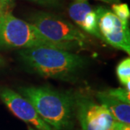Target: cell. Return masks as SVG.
Wrapping results in <instances>:
<instances>
[{
  "label": "cell",
  "mask_w": 130,
  "mask_h": 130,
  "mask_svg": "<svg viewBox=\"0 0 130 130\" xmlns=\"http://www.w3.org/2000/svg\"><path fill=\"white\" fill-rule=\"evenodd\" d=\"M20 55L25 64L45 77L72 78L84 67L83 57L69 51L46 46L23 48Z\"/></svg>",
  "instance_id": "obj_1"
},
{
  "label": "cell",
  "mask_w": 130,
  "mask_h": 130,
  "mask_svg": "<svg viewBox=\"0 0 130 130\" xmlns=\"http://www.w3.org/2000/svg\"><path fill=\"white\" fill-rule=\"evenodd\" d=\"M54 130H67L72 126L74 99L48 87H23L19 90Z\"/></svg>",
  "instance_id": "obj_2"
},
{
  "label": "cell",
  "mask_w": 130,
  "mask_h": 130,
  "mask_svg": "<svg viewBox=\"0 0 130 130\" xmlns=\"http://www.w3.org/2000/svg\"><path fill=\"white\" fill-rule=\"evenodd\" d=\"M38 46L51 47L65 51L80 48L74 43L51 41L32 24L14 17L10 12L0 13V48H27Z\"/></svg>",
  "instance_id": "obj_3"
},
{
  "label": "cell",
  "mask_w": 130,
  "mask_h": 130,
  "mask_svg": "<svg viewBox=\"0 0 130 130\" xmlns=\"http://www.w3.org/2000/svg\"><path fill=\"white\" fill-rule=\"evenodd\" d=\"M30 23L51 41L74 43L80 48L88 43V36L68 21L47 12H38L30 18Z\"/></svg>",
  "instance_id": "obj_4"
},
{
  "label": "cell",
  "mask_w": 130,
  "mask_h": 130,
  "mask_svg": "<svg viewBox=\"0 0 130 130\" xmlns=\"http://www.w3.org/2000/svg\"><path fill=\"white\" fill-rule=\"evenodd\" d=\"M74 108L82 130H113L115 120L101 104L79 96L74 99Z\"/></svg>",
  "instance_id": "obj_5"
},
{
  "label": "cell",
  "mask_w": 130,
  "mask_h": 130,
  "mask_svg": "<svg viewBox=\"0 0 130 130\" xmlns=\"http://www.w3.org/2000/svg\"><path fill=\"white\" fill-rule=\"evenodd\" d=\"M98 25L102 40L113 47L130 54L129 27L126 26L115 14L102 7L95 9Z\"/></svg>",
  "instance_id": "obj_6"
},
{
  "label": "cell",
  "mask_w": 130,
  "mask_h": 130,
  "mask_svg": "<svg viewBox=\"0 0 130 130\" xmlns=\"http://www.w3.org/2000/svg\"><path fill=\"white\" fill-rule=\"evenodd\" d=\"M0 98L14 116L31 124L36 130H54L42 119L32 104L13 90L6 87L0 88Z\"/></svg>",
  "instance_id": "obj_7"
},
{
  "label": "cell",
  "mask_w": 130,
  "mask_h": 130,
  "mask_svg": "<svg viewBox=\"0 0 130 130\" xmlns=\"http://www.w3.org/2000/svg\"><path fill=\"white\" fill-rule=\"evenodd\" d=\"M68 12L71 19L85 32L102 40L98 25L97 14L88 2L79 0L70 5Z\"/></svg>",
  "instance_id": "obj_8"
},
{
  "label": "cell",
  "mask_w": 130,
  "mask_h": 130,
  "mask_svg": "<svg viewBox=\"0 0 130 130\" xmlns=\"http://www.w3.org/2000/svg\"><path fill=\"white\" fill-rule=\"evenodd\" d=\"M96 98L99 103L109 111L115 121L129 124L130 104L119 100L106 90L98 92Z\"/></svg>",
  "instance_id": "obj_9"
},
{
  "label": "cell",
  "mask_w": 130,
  "mask_h": 130,
  "mask_svg": "<svg viewBox=\"0 0 130 130\" xmlns=\"http://www.w3.org/2000/svg\"><path fill=\"white\" fill-rule=\"evenodd\" d=\"M116 74L120 83L126 86L130 83V59L126 58L121 61L116 67Z\"/></svg>",
  "instance_id": "obj_10"
},
{
  "label": "cell",
  "mask_w": 130,
  "mask_h": 130,
  "mask_svg": "<svg viewBox=\"0 0 130 130\" xmlns=\"http://www.w3.org/2000/svg\"><path fill=\"white\" fill-rule=\"evenodd\" d=\"M113 12L126 26H128V22L130 17V12L127 4L118 3L112 5Z\"/></svg>",
  "instance_id": "obj_11"
},
{
  "label": "cell",
  "mask_w": 130,
  "mask_h": 130,
  "mask_svg": "<svg viewBox=\"0 0 130 130\" xmlns=\"http://www.w3.org/2000/svg\"><path fill=\"white\" fill-rule=\"evenodd\" d=\"M106 91L112 95L119 98V100L130 104V92L127 91L126 89L119 88L109 89Z\"/></svg>",
  "instance_id": "obj_12"
},
{
  "label": "cell",
  "mask_w": 130,
  "mask_h": 130,
  "mask_svg": "<svg viewBox=\"0 0 130 130\" xmlns=\"http://www.w3.org/2000/svg\"><path fill=\"white\" fill-rule=\"evenodd\" d=\"M39 5L47 7H59L61 5V0H29Z\"/></svg>",
  "instance_id": "obj_13"
},
{
  "label": "cell",
  "mask_w": 130,
  "mask_h": 130,
  "mask_svg": "<svg viewBox=\"0 0 130 130\" xmlns=\"http://www.w3.org/2000/svg\"><path fill=\"white\" fill-rule=\"evenodd\" d=\"M14 0H0L1 13L5 12H9V9L12 7Z\"/></svg>",
  "instance_id": "obj_14"
},
{
  "label": "cell",
  "mask_w": 130,
  "mask_h": 130,
  "mask_svg": "<svg viewBox=\"0 0 130 130\" xmlns=\"http://www.w3.org/2000/svg\"><path fill=\"white\" fill-rule=\"evenodd\" d=\"M113 130H130L129 124L115 121L113 126Z\"/></svg>",
  "instance_id": "obj_15"
},
{
  "label": "cell",
  "mask_w": 130,
  "mask_h": 130,
  "mask_svg": "<svg viewBox=\"0 0 130 130\" xmlns=\"http://www.w3.org/2000/svg\"><path fill=\"white\" fill-rule=\"evenodd\" d=\"M99 1H102L106 3H114V4H118L120 2V0H99Z\"/></svg>",
  "instance_id": "obj_16"
},
{
  "label": "cell",
  "mask_w": 130,
  "mask_h": 130,
  "mask_svg": "<svg viewBox=\"0 0 130 130\" xmlns=\"http://www.w3.org/2000/svg\"><path fill=\"white\" fill-rule=\"evenodd\" d=\"M5 59L2 57V56H0V67H2L3 65L5 64Z\"/></svg>",
  "instance_id": "obj_17"
},
{
  "label": "cell",
  "mask_w": 130,
  "mask_h": 130,
  "mask_svg": "<svg viewBox=\"0 0 130 130\" xmlns=\"http://www.w3.org/2000/svg\"><path fill=\"white\" fill-rule=\"evenodd\" d=\"M28 130H36V129H32V128H31V127H29V128H28Z\"/></svg>",
  "instance_id": "obj_18"
},
{
  "label": "cell",
  "mask_w": 130,
  "mask_h": 130,
  "mask_svg": "<svg viewBox=\"0 0 130 130\" xmlns=\"http://www.w3.org/2000/svg\"><path fill=\"white\" fill-rule=\"evenodd\" d=\"M78 1H79V0H78Z\"/></svg>",
  "instance_id": "obj_19"
}]
</instances>
